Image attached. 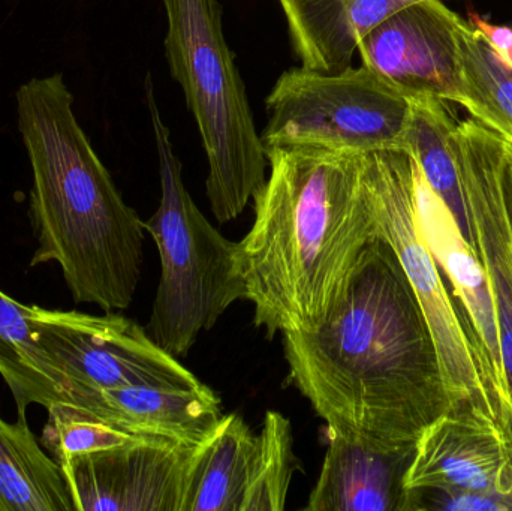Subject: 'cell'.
I'll use <instances>...</instances> for the list:
<instances>
[{
	"label": "cell",
	"instance_id": "19",
	"mask_svg": "<svg viewBox=\"0 0 512 511\" xmlns=\"http://www.w3.org/2000/svg\"><path fill=\"white\" fill-rule=\"evenodd\" d=\"M456 126L457 120L447 102L433 98L412 99L405 150L417 159L430 188L451 210L460 230L474 246L465 192L454 152Z\"/></svg>",
	"mask_w": 512,
	"mask_h": 511
},
{
	"label": "cell",
	"instance_id": "11",
	"mask_svg": "<svg viewBox=\"0 0 512 511\" xmlns=\"http://www.w3.org/2000/svg\"><path fill=\"white\" fill-rule=\"evenodd\" d=\"M197 450L141 440L68 456L59 464L75 511H182Z\"/></svg>",
	"mask_w": 512,
	"mask_h": 511
},
{
	"label": "cell",
	"instance_id": "18",
	"mask_svg": "<svg viewBox=\"0 0 512 511\" xmlns=\"http://www.w3.org/2000/svg\"><path fill=\"white\" fill-rule=\"evenodd\" d=\"M0 511H75L59 462L48 456L26 423L0 419Z\"/></svg>",
	"mask_w": 512,
	"mask_h": 511
},
{
	"label": "cell",
	"instance_id": "3",
	"mask_svg": "<svg viewBox=\"0 0 512 511\" xmlns=\"http://www.w3.org/2000/svg\"><path fill=\"white\" fill-rule=\"evenodd\" d=\"M72 102L62 74L32 78L17 92L39 243L30 266L56 261L75 302L125 311L140 285L146 228L93 150Z\"/></svg>",
	"mask_w": 512,
	"mask_h": 511
},
{
	"label": "cell",
	"instance_id": "9",
	"mask_svg": "<svg viewBox=\"0 0 512 511\" xmlns=\"http://www.w3.org/2000/svg\"><path fill=\"white\" fill-rule=\"evenodd\" d=\"M454 152L465 192L474 248L495 300L499 350L510 408L504 431L512 447V227L502 188V135L475 119L457 122Z\"/></svg>",
	"mask_w": 512,
	"mask_h": 511
},
{
	"label": "cell",
	"instance_id": "25",
	"mask_svg": "<svg viewBox=\"0 0 512 511\" xmlns=\"http://www.w3.org/2000/svg\"><path fill=\"white\" fill-rule=\"evenodd\" d=\"M468 21L483 33L484 38L512 66V27L492 23L478 14H472Z\"/></svg>",
	"mask_w": 512,
	"mask_h": 511
},
{
	"label": "cell",
	"instance_id": "5",
	"mask_svg": "<svg viewBox=\"0 0 512 511\" xmlns=\"http://www.w3.org/2000/svg\"><path fill=\"white\" fill-rule=\"evenodd\" d=\"M146 104L155 135L161 203L144 228L155 240L161 278L147 333L171 356H188L204 330H212L237 300H246L239 243L222 236L203 215L183 182V165L162 120L152 74Z\"/></svg>",
	"mask_w": 512,
	"mask_h": 511
},
{
	"label": "cell",
	"instance_id": "26",
	"mask_svg": "<svg viewBox=\"0 0 512 511\" xmlns=\"http://www.w3.org/2000/svg\"><path fill=\"white\" fill-rule=\"evenodd\" d=\"M504 143V155H502V188H504L505 204H507L508 216L512 227V147L507 138L502 135Z\"/></svg>",
	"mask_w": 512,
	"mask_h": 511
},
{
	"label": "cell",
	"instance_id": "22",
	"mask_svg": "<svg viewBox=\"0 0 512 511\" xmlns=\"http://www.w3.org/2000/svg\"><path fill=\"white\" fill-rule=\"evenodd\" d=\"M295 470L294 437L289 419L267 411L256 435L242 511H282Z\"/></svg>",
	"mask_w": 512,
	"mask_h": 511
},
{
	"label": "cell",
	"instance_id": "21",
	"mask_svg": "<svg viewBox=\"0 0 512 511\" xmlns=\"http://www.w3.org/2000/svg\"><path fill=\"white\" fill-rule=\"evenodd\" d=\"M462 107L486 128L512 138V66L468 20L460 18Z\"/></svg>",
	"mask_w": 512,
	"mask_h": 511
},
{
	"label": "cell",
	"instance_id": "7",
	"mask_svg": "<svg viewBox=\"0 0 512 511\" xmlns=\"http://www.w3.org/2000/svg\"><path fill=\"white\" fill-rule=\"evenodd\" d=\"M264 149L319 146L348 152L406 149L412 99L366 66L291 68L265 98Z\"/></svg>",
	"mask_w": 512,
	"mask_h": 511
},
{
	"label": "cell",
	"instance_id": "24",
	"mask_svg": "<svg viewBox=\"0 0 512 511\" xmlns=\"http://www.w3.org/2000/svg\"><path fill=\"white\" fill-rule=\"evenodd\" d=\"M512 511V497L466 491V489H426L409 494V511Z\"/></svg>",
	"mask_w": 512,
	"mask_h": 511
},
{
	"label": "cell",
	"instance_id": "27",
	"mask_svg": "<svg viewBox=\"0 0 512 511\" xmlns=\"http://www.w3.org/2000/svg\"><path fill=\"white\" fill-rule=\"evenodd\" d=\"M505 138H507L508 144H510V146L512 147V138H508V137H505Z\"/></svg>",
	"mask_w": 512,
	"mask_h": 511
},
{
	"label": "cell",
	"instance_id": "1",
	"mask_svg": "<svg viewBox=\"0 0 512 511\" xmlns=\"http://www.w3.org/2000/svg\"><path fill=\"white\" fill-rule=\"evenodd\" d=\"M289 380L328 431L384 452H414L451 407L435 342L391 246L376 237L348 291L309 332L285 333Z\"/></svg>",
	"mask_w": 512,
	"mask_h": 511
},
{
	"label": "cell",
	"instance_id": "8",
	"mask_svg": "<svg viewBox=\"0 0 512 511\" xmlns=\"http://www.w3.org/2000/svg\"><path fill=\"white\" fill-rule=\"evenodd\" d=\"M32 329L62 389L63 404L120 387L204 386L144 327L114 312L90 315L32 306Z\"/></svg>",
	"mask_w": 512,
	"mask_h": 511
},
{
	"label": "cell",
	"instance_id": "13",
	"mask_svg": "<svg viewBox=\"0 0 512 511\" xmlns=\"http://www.w3.org/2000/svg\"><path fill=\"white\" fill-rule=\"evenodd\" d=\"M417 201L421 233L439 269L453 285L454 297L468 314L469 333L483 363L487 383L498 402L504 428L510 398L499 350L495 300L486 267L460 230L451 210L430 188L421 168L418 170Z\"/></svg>",
	"mask_w": 512,
	"mask_h": 511
},
{
	"label": "cell",
	"instance_id": "20",
	"mask_svg": "<svg viewBox=\"0 0 512 511\" xmlns=\"http://www.w3.org/2000/svg\"><path fill=\"white\" fill-rule=\"evenodd\" d=\"M0 375L8 384L18 417L29 405L48 408L63 404L50 360L33 336L32 306H24L0 291Z\"/></svg>",
	"mask_w": 512,
	"mask_h": 511
},
{
	"label": "cell",
	"instance_id": "14",
	"mask_svg": "<svg viewBox=\"0 0 512 511\" xmlns=\"http://www.w3.org/2000/svg\"><path fill=\"white\" fill-rule=\"evenodd\" d=\"M116 428L150 440L200 447L222 420L221 399L198 389L129 386L75 396L66 402Z\"/></svg>",
	"mask_w": 512,
	"mask_h": 511
},
{
	"label": "cell",
	"instance_id": "17",
	"mask_svg": "<svg viewBox=\"0 0 512 511\" xmlns=\"http://www.w3.org/2000/svg\"><path fill=\"white\" fill-rule=\"evenodd\" d=\"M255 446L256 435L239 414L222 417L195 453L182 511H242Z\"/></svg>",
	"mask_w": 512,
	"mask_h": 511
},
{
	"label": "cell",
	"instance_id": "10",
	"mask_svg": "<svg viewBox=\"0 0 512 511\" xmlns=\"http://www.w3.org/2000/svg\"><path fill=\"white\" fill-rule=\"evenodd\" d=\"M460 18L444 0L411 3L360 39L361 65L411 99L462 105Z\"/></svg>",
	"mask_w": 512,
	"mask_h": 511
},
{
	"label": "cell",
	"instance_id": "2",
	"mask_svg": "<svg viewBox=\"0 0 512 511\" xmlns=\"http://www.w3.org/2000/svg\"><path fill=\"white\" fill-rule=\"evenodd\" d=\"M251 231L239 242L255 326L309 332L342 302L355 267L378 237L364 179L366 153L271 147Z\"/></svg>",
	"mask_w": 512,
	"mask_h": 511
},
{
	"label": "cell",
	"instance_id": "6",
	"mask_svg": "<svg viewBox=\"0 0 512 511\" xmlns=\"http://www.w3.org/2000/svg\"><path fill=\"white\" fill-rule=\"evenodd\" d=\"M418 170L417 159L408 150H378L364 155V179L378 237L399 258L426 315L450 405H478L501 422L498 402L487 383L471 333L421 233Z\"/></svg>",
	"mask_w": 512,
	"mask_h": 511
},
{
	"label": "cell",
	"instance_id": "16",
	"mask_svg": "<svg viewBox=\"0 0 512 511\" xmlns=\"http://www.w3.org/2000/svg\"><path fill=\"white\" fill-rule=\"evenodd\" d=\"M301 66L339 72L352 65L358 42L376 24L420 0H277Z\"/></svg>",
	"mask_w": 512,
	"mask_h": 511
},
{
	"label": "cell",
	"instance_id": "12",
	"mask_svg": "<svg viewBox=\"0 0 512 511\" xmlns=\"http://www.w3.org/2000/svg\"><path fill=\"white\" fill-rule=\"evenodd\" d=\"M406 492L466 489L512 497V447L501 422L483 407L451 405L415 444Z\"/></svg>",
	"mask_w": 512,
	"mask_h": 511
},
{
	"label": "cell",
	"instance_id": "4",
	"mask_svg": "<svg viewBox=\"0 0 512 511\" xmlns=\"http://www.w3.org/2000/svg\"><path fill=\"white\" fill-rule=\"evenodd\" d=\"M165 57L185 93L209 162L207 198L219 224L242 215L264 186L267 152L236 57L228 47L219 0H162Z\"/></svg>",
	"mask_w": 512,
	"mask_h": 511
},
{
	"label": "cell",
	"instance_id": "23",
	"mask_svg": "<svg viewBox=\"0 0 512 511\" xmlns=\"http://www.w3.org/2000/svg\"><path fill=\"white\" fill-rule=\"evenodd\" d=\"M47 411L48 422L42 432L41 443L57 462L68 456L86 455L135 441L150 440L116 428L62 402L51 405Z\"/></svg>",
	"mask_w": 512,
	"mask_h": 511
},
{
	"label": "cell",
	"instance_id": "15",
	"mask_svg": "<svg viewBox=\"0 0 512 511\" xmlns=\"http://www.w3.org/2000/svg\"><path fill=\"white\" fill-rule=\"evenodd\" d=\"M307 511H409L403 479L414 452H384L328 431Z\"/></svg>",
	"mask_w": 512,
	"mask_h": 511
}]
</instances>
